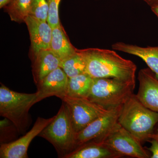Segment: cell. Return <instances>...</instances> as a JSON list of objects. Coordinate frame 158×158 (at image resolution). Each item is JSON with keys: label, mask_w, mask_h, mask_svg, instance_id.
<instances>
[{"label": "cell", "mask_w": 158, "mask_h": 158, "mask_svg": "<svg viewBox=\"0 0 158 158\" xmlns=\"http://www.w3.org/2000/svg\"><path fill=\"white\" fill-rule=\"evenodd\" d=\"M76 51L85 61L86 73L93 78H114L136 83L137 65L115 51L88 48Z\"/></svg>", "instance_id": "1"}, {"label": "cell", "mask_w": 158, "mask_h": 158, "mask_svg": "<svg viewBox=\"0 0 158 158\" xmlns=\"http://www.w3.org/2000/svg\"><path fill=\"white\" fill-rule=\"evenodd\" d=\"M118 122L141 143L148 141L158 123V113L150 110L133 94L123 106Z\"/></svg>", "instance_id": "2"}, {"label": "cell", "mask_w": 158, "mask_h": 158, "mask_svg": "<svg viewBox=\"0 0 158 158\" xmlns=\"http://www.w3.org/2000/svg\"><path fill=\"white\" fill-rule=\"evenodd\" d=\"M37 93H20L3 84L0 87V115L12 123L18 132L24 134L31 124L29 110L37 103Z\"/></svg>", "instance_id": "3"}, {"label": "cell", "mask_w": 158, "mask_h": 158, "mask_svg": "<svg viewBox=\"0 0 158 158\" xmlns=\"http://www.w3.org/2000/svg\"><path fill=\"white\" fill-rule=\"evenodd\" d=\"M135 85L136 83L114 78H93L88 98L111 110L124 104L134 94Z\"/></svg>", "instance_id": "4"}, {"label": "cell", "mask_w": 158, "mask_h": 158, "mask_svg": "<svg viewBox=\"0 0 158 158\" xmlns=\"http://www.w3.org/2000/svg\"><path fill=\"white\" fill-rule=\"evenodd\" d=\"M76 135L68 108L62 102L53 120L38 136L52 144L59 156L65 158L75 148Z\"/></svg>", "instance_id": "5"}, {"label": "cell", "mask_w": 158, "mask_h": 158, "mask_svg": "<svg viewBox=\"0 0 158 158\" xmlns=\"http://www.w3.org/2000/svg\"><path fill=\"white\" fill-rule=\"evenodd\" d=\"M104 144L120 157L137 158H150L147 150L137 138L122 127L119 123L109 134L98 142Z\"/></svg>", "instance_id": "6"}, {"label": "cell", "mask_w": 158, "mask_h": 158, "mask_svg": "<svg viewBox=\"0 0 158 158\" xmlns=\"http://www.w3.org/2000/svg\"><path fill=\"white\" fill-rule=\"evenodd\" d=\"M61 99L67 106L76 134L109 110L90 101L88 98L65 96Z\"/></svg>", "instance_id": "7"}, {"label": "cell", "mask_w": 158, "mask_h": 158, "mask_svg": "<svg viewBox=\"0 0 158 158\" xmlns=\"http://www.w3.org/2000/svg\"><path fill=\"white\" fill-rule=\"evenodd\" d=\"M123 106V105H120L109 110L107 113L97 118L87 127L77 133L75 149L86 143L98 142L109 134L118 123V118Z\"/></svg>", "instance_id": "8"}, {"label": "cell", "mask_w": 158, "mask_h": 158, "mask_svg": "<svg viewBox=\"0 0 158 158\" xmlns=\"http://www.w3.org/2000/svg\"><path fill=\"white\" fill-rule=\"evenodd\" d=\"M55 116L48 118L38 117L31 129L21 138L8 143H4L0 147V158H28L29 145L35 137L53 120Z\"/></svg>", "instance_id": "9"}, {"label": "cell", "mask_w": 158, "mask_h": 158, "mask_svg": "<svg viewBox=\"0 0 158 158\" xmlns=\"http://www.w3.org/2000/svg\"><path fill=\"white\" fill-rule=\"evenodd\" d=\"M69 77L61 67L52 71L37 85L36 102L50 97L60 99L66 95Z\"/></svg>", "instance_id": "10"}, {"label": "cell", "mask_w": 158, "mask_h": 158, "mask_svg": "<svg viewBox=\"0 0 158 158\" xmlns=\"http://www.w3.org/2000/svg\"><path fill=\"white\" fill-rule=\"evenodd\" d=\"M138 79L139 88L136 94L146 107L158 113V80L149 68L139 71Z\"/></svg>", "instance_id": "11"}, {"label": "cell", "mask_w": 158, "mask_h": 158, "mask_svg": "<svg viewBox=\"0 0 158 158\" xmlns=\"http://www.w3.org/2000/svg\"><path fill=\"white\" fill-rule=\"evenodd\" d=\"M24 22L28 29L33 56L41 51L50 49L52 28L48 23L31 15L26 18Z\"/></svg>", "instance_id": "12"}, {"label": "cell", "mask_w": 158, "mask_h": 158, "mask_svg": "<svg viewBox=\"0 0 158 158\" xmlns=\"http://www.w3.org/2000/svg\"><path fill=\"white\" fill-rule=\"evenodd\" d=\"M61 60L51 49L39 52L33 56L32 73L36 85L49 73L60 67Z\"/></svg>", "instance_id": "13"}, {"label": "cell", "mask_w": 158, "mask_h": 158, "mask_svg": "<svg viewBox=\"0 0 158 158\" xmlns=\"http://www.w3.org/2000/svg\"><path fill=\"white\" fill-rule=\"evenodd\" d=\"M112 48L114 50L120 51L141 58L155 74L158 80V46L142 47L123 42H116L113 44Z\"/></svg>", "instance_id": "14"}, {"label": "cell", "mask_w": 158, "mask_h": 158, "mask_svg": "<svg viewBox=\"0 0 158 158\" xmlns=\"http://www.w3.org/2000/svg\"><path fill=\"white\" fill-rule=\"evenodd\" d=\"M120 156L104 144L89 142L78 147L65 158H118Z\"/></svg>", "instance_id": "15"}, {"label": "cell", "mask_w": 158, "mask_h": 158, "mask_svg": "<svg viewBox=\"0 0 158 158\" xmlns=\"http://www.w3.org/2000/svg\"><path fill=\"white\" fill-rule=\"evenodd\" d=\"M76 49L69 40L62 25L52 29L50 49L61 61L75 53Z\"/></svg>", "instance_id": "16"}, {"label": "cell", "mask_w": 158, "mask_h": 158, "mask_svg": "<svg viewBox=\"0 0 158 158\" xmlns=\"http://www.w3.org/2000/svg\"><path fill=\"white\" fill-rule=\"evenodd\" d=\"M93 80V78L86 73L69 78L65 96L88 98Z\"/></svg>", "instance_id": "17"}, {"label": "cell", "mask_w": 158, "mask_h": 158, "mask_svg": "<svg viewBox=\"0 0 158 158\" xmlns=\"http://www.w3.org/2000/svg\"><path fill=\"white\" fill-rule=\"evenodd\" d=\"M33 0H12L5 6L11 20L16 22H24L30 15Z\"/></svg>", "instance_id": "18"}, {"label": "cell", "mask_w": 158, "mask_h": 158, "mask_svg": "<svg viewBox=\"0 0 158 158\" xmlns=\"http://www.w3.org/2000/svg\"><path fill=\"white\" fill-rule=\"evenodd\" d=\"M60 67L64 71L69 78L86 73L85 61L77 51L75 53L61 61Z\"/></svg>", "instance_id": "19"}, {"label": "cell", "mask_w": 158, "mask_h": 158, "mask_svg": "<svg viewBox=\"0 0 158 158\" xmlns=\"http://www.w3.org/2000/svg\"><path fill=\"white\" fill-rule=\"evenodd\" d=\"M48 10L47 0H33L29 15L40 20L47 22Z\"/></svg>", "instance_id": "20"}, {"label": "cell", "mask_w": 158, "mask_h": 158, "mask_svg": "<svg viewBox=\"0 0 158 158\" xmlns=\"http://www.w3.org/2000/svg\"><path fill=\"white\" fill-rule=\"evenodd\" d=\"M48 4V14L47 22L52 28L61 24L59 17V6L61 0H47Z\"/></svg>", "instance_id": "21"}, {"label": "cell", "mask_w": 158, "mask_h": 158, "mask_svg": "<svg viewBox=\"0 0 158 158\" xmlns=\"http://www.w3.org/2000/svg\"><path fill=\"white\" fill-rule=\"evenodd\" d=\"M148 142H150L151 146L147 148L148 150L152 152L151 158H158V141L155 139H150L148 140Z\"/></svg>", "instance_id": "22"}, {"label": "cell", "mask_w": 158, "mask_h": 158, "mask_svg": "<svg viewBox=\"0 0 158 158\" xmlns=\"http://www.w3.org/2000/svg\"><path fill=\"white\" fill-rule=\"evenodd\" d=\"M151 8L158 4V0H143Z\"/></svg>", "instance_id": "23"}, {"label": "cell", "mask_w": 158, "mask_h": 158, "mask_svg": "<svg viewBox=\"0 0 158 158\" xmlns=\"http://www.w3.org/2000/svg\"><path fill=\"white\" fill-rule=\"evenodd\" d=\"M12 1V0H0V8H2L5 7Z\"/></svg>", "instance_id": "24"}, {"label": "cell", "mask_w": 158, "mask_h": 158, "mask_svg": "<svg viewBox=\"0 0 158 158\" xmlns=\"http://www.w3.org/2000/svg\"><path fill=\"white\" fill-rule=\"evenodd\" d=\"M151 9L153 12L158 17V4L151 7Z\"/></svg>", "instance_id": "25"}, {"label": "cell", "mask_w": 158, "mask_h": 158, "mask_svg": "<svg viewBox=\"0 0 158 158\" xmlns=\"http://www.w3.org/2000/svg\"><path fill=\"white\" fill-rule=\"evenodd\" d=\"M149 139H154L158 141V133H152L149 136ZM149 139V140H150Z\"/></svg>", "instance_id": "26"}]
</instances>
